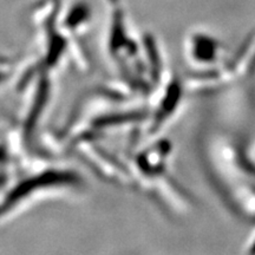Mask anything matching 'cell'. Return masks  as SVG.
Listing matches in <instances>:
<instances>
[{"label": "cell", "mask_w": 255, "mask_h": 255, "mask_svg": "<svg viewBox=\"0 0 255 255\" xmlns=\"http://www.w3.org/2000/svg\"><path fill=\"white\" fill-rule=\"evenodd\" d=\"M186 58L196 72L219 68L227 59L225 44L206 31H194L186 39Z\"/></svg>", "instance_id": "obj_2"}, {"label": "cell", "mask_w": 255, "mask_h": 255, "mask_svg": "<svg viewBox=\"0 0 255 255\" xmlns=\"http://www.w3.org/2000/svg\"><path fill=\"white\" fill-rule=\"evenodd\" d=\"M255 70V36L251 37L245 45L239 50L238 55L223 62L219 68L210 71L196 72L195 77L190 78L193 90H213L229 83L246 78Z\"/></svg>", "instance_id": "obj_1"}]
</instances>
